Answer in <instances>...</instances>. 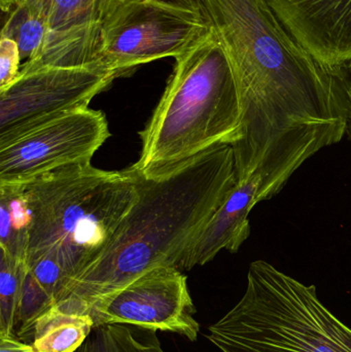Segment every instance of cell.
Masks as SVG:
<instances>
[{
    "label": "cell",
    "instance_id": "obj_1",
    "mask_svg": "<svg viewBox=\"0 0 351 352\" xmlns=\"http://www.w3.org/2000/svg\"><path fill=\"white\" fill-rule=\"evenodd\" d=\"M226 51L242 107L234 151L238 182L348 131L350 66L317 61L280 22L268 0H201Z\"/></svg>",
    "mask_w": 351,
    "mask_h": 352
},
{
    "label": "cell",
    "instance_id": "obj_2",
    "mask_svg": "<svg viewBox=\"0 0 351 352\" xmlns=\"http://www.w3.org/2000/svg\"><path fill=\"white\" fill-rule=\"evenodd\" d=\"M137 200L102 254L70 279L54 307L87 314L101 296L160 267H177L236 186L234 151L218 144L154 175L128 167Z\"/></svg>",
    "mask_w": 351,
    "mask_h": 352
},
{
    "label": "cell",
    "instance_id": "obj_3",
    "mask_svg": "<svg viewBox=\"0 0 351 352\" xmlns=\"http://www.w3.org/2000/svg\"><path fill=\"white\" fill-rule=\"evenodd\" d=\"M175 60L164 94L140 133L141 155L133 165L144 175L168 170L240 138L238 85L214 31Z\"/></svg>",
    "mask_w": 351,
    "mask_h": 352
},
{
    "label": "cell",
    "instance_id": "obj_4",
    "mask_svg": "<svg viewBox=\"0 0 351 352\" xmlns=\"http://www.w3.org/2000/svg\"><path fill=\"white\" fill-rule=\"evenodd\" d=\"M23 186L31 214L26 263L52 254L67 283L102 254L137 200L129 168L101 170L91 162L52 171Z\"/></svg>",
    "mask_w": 351,
    "mask_h": 352
},
{
    "label": "cell",
    "instance_id": "obj_5",
    "mask_svg": "<svg viewBox=\"0 0 351 352\" xmlns=\"http://www.w3.org/2000/svg\"><path fill=\"white\" fill-rule=\"evenodd\" d=\"M222 352H351V329L317 297L315 285L251 263L240 301L208 328Z\"/></svg>",
    "mask_w": 351,
    "mask_h": 352
},
{
    "label": "cell",
    "instance_id": "obj_6",
    "mask_svg": "<svg viewBox=\"0 0 351 352\" xmlns=\"http://www.w3.org/2000/svg\"><path fill=\"white\" fill-rule=\"evenodd\" d=\"M212 30L201 0H119L103 27L100 60L123 76L155 60L177 59Z\"/></svg>",
    "mask_w": 351,
    "mask_h": 352
},
{
    "label": "cell",
    "instance_id": "obj_7",
    "mask_svg": "<svg viewBox=\"0 0 351 352\" xmlns=\"http://www.w3.org/2000/svg\"><path fill=\"white\" fill-rule=\"evenodd\" d=\"M117 76L119 72L102 60L21 72L0 90V144L65 113L88 109Z\"/></svg>",
    "mask_w": 351,
    "mask_h": 352
},
{
    "label": "cell",
    "instance_id": "obj_8",
    "mask_svg": "<svg viewBox=\"0 0 351 352\" xmlns=\"http://www.w3.org/2000/svg\"><path fill=\"white\" fill-rule=\"evenodd\" d=\"M102 111L65 113L0 144V184H25L74 164L90 163L109 138Z\"/></svg>",
    "mask_w": 351,
    "mask_h": 352
},
{
    "label": "cell",
    "instance_id": "obj_9",
    "mask_svg": "<svg viewBox=\"0 0 351 352\" xmlns=\"http://www.w3.org/2000/svg\"><path fill=\"white\" fill-rule=\"evenodd\" d=\"M87 314L94 329L130 324L174 333L195 342L200 333L188 277L177 267H160L144 273L99 297Z\"/></svg>",
    "mask_w": 351,
    "mask_h": 352
},
{
    "label": "cell",
    "instance_id": "obj_10",
    "mask_svg": "<svg viewBox=\"0 0 351 352\" xmlns=\"http://www.w3.org/2000/svg\"><path fill=\"white\" fill-rule=\"evenodd\" d=\"M291 176L259 168L236 186L185 250L177 268L192 270L216 258L223 250L237 252L251 234L249 214L257 203L280 192Z\"/></svg>",
    "mask_w": 351,
    "mask_h": 352
},
{
    "label": "cell",
    "instance_id": "obj_11",
    "mask_svg": "<svg viewBox=\"0 0 351 352\" xmlns=\"http://www.w3.org/2000/svg\"><path fill=\"white\" fill-rule=\"evenodd\" d=\"M35 1L45 14L47 35L43 56L31 69L88 65L101 59L103 27L119 0Z\"/></svg>",
    "mask_w": 351,
    "mask_h": 352
},
{
    "label": "cell",
    "instance_id": "obj_12",
    "mask_svg": "<svg viewBox=\"0 0 351 352\" xmlns=\"http://www.w3.org/2000/svg\"><path fill=\"white\" fill-rule=\"evenodd\" d=\"M292 36L317 61L351 66V0H268Z\"/></svg>",
    "mask_w": 351,
    "mask_h": 352
},
{
    "label": "cell",
    "instance_id": "obj_13",
    "mask_svg": "<svg viewBox=\"0 0 351 352\" xmlns=\"http://www.w3.org/2000/svg\"><path fill=\"white\" fill-rule=\"evenodd\" d=\"M94 330L89 314L49 308L35 322L32 345L36 352H76Z\"/></svg>",
    "mask_w": 351,
    "mask_h": 352
},
{
    "label": "cell",
    "instance_id": "obj_14",
    "mask_svg": "<svg viewBox=\"0 0 351 352\" xmlns=\"http://www.w3.org/2000/svg\"><path fill=\"white\" fill-rule=\"evenodd\" d=\"M2 36L10 37L18 45L22 70L38 64L47 43V21L35 0H22L8 12L1 30Z\"/></svg>",
    "mask_w": 351,
    "mask_h": 352
},
{
    "label": "cell",
    "instance_id": "obj_15",
    "mask_svg": "<svg viewBox=\"0 0 351 352\" xmlns=\"http://www.w3.org/2000/svg\"><path fill=\"white\" fill-rule=\"evenodd\" d=\"M30 209L23 184H0V250L26 262Z\"/></svg>",
    "mask_w": 351,
    "mask_h": 352
},
{
    "label": "cell",
    "instance_id": "obj_16",
    "mask_svg": "<svg viewBox=\"0 0 351 352\" xmlns=\"http://www.w3.org/2000/svg\"><path fill=\"white\" fill-rule=\"evenodd\" d=\"M76 352H166L157 335L130 324H106L95 328Z\"/></svg>",
    "mask_w": 351,
    "mask_h": 352
},
{
    "label": "cell",
    "instance_id": "obj_17",
    "mask_svg": "<svg viewBox=\"0 0 351 352\" xmlns=\"http://www.w3.org/2000/svg\"><path fill=\"white\" fill-rule=\"evenodd\" d=\"M26 262L0 250V335H16Z\"/></svg>",
    "mask_w": 351,
    "mask_h": 352
},
{
    "label": "cell",
    "instance_id": "obj_18",
    "mask_svg": "<svg viewBox=\"0 0 351 352\" xmlns=\"http://www.w3.org/2000/svg\"><path fill=\"white\" fill-rule=\"evenodd\" d=\"M22 67L18 45L10 37H0V90L10 86Z\"/></svg>",
    "mask_w": 351,
    "mask_h": 352
},
{
    "label": "cell",
    "instance_id": "obj_19",
    "mask_svg": "<svg viewBox=\"0 0 351 352\" xmlns=\"http://www.w3.org/2000/svg\"><path fill=\"white\" fill-rule=\"evenodd\" d=\"M0 352H36L34 347L20 340L16 335H0Z\"/></svg>",
    "mask_w": 351,
    "mask_h": 352
},
{
    "label": "cell",
    "instance_id": "obj_20",
    "mask_svg": "<svg viewBox=\"0 0 351 352\" xmlns=\"http://www.w3.org/2000/svg\"><path fill=\"white\" fill-rule=\"evenodd\" d=\"M348 131L346 133L348 134L351 140V66H350V76H348Z\"/></svg>",
    "mask_w": 351,
    "mask_h": 352
},
{
    "label": "cell",
    "instance_id": "obj_21",
    "mask_svg": "<svg viewBox=\"0 0 351 352\" xmlns=\"http://www.w3.org/2000/svg\"><path fill=\"white\" fill-rule=\"evenodd\" d=\"M22 0H0V8H1L2 12L8 14L12 8L20 3Z\"/></svg>",
    "mask_w": 351,
    "mask_h": 352
},
{
    "label": "cell",
    "instance_id": "obj_22",
    "mask_svg": "<svg viewBox=\"0 0 351 352\" xmlns=\"http://www.w3.org/2000/svg\"><path fill=\"white\" fill-rule=\"evenodd\" d=\"M120 1H123V0H120Z\"/></svg>",
    "mask_w": 351,
    "mask_h": 352
}]
</instances>
